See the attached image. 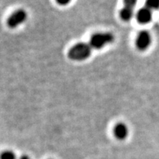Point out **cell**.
<instances>
[{
  "label": "cell",
  "mask_w": 159,
  "mask_h": 159,
  "mask_svg": "<svg viewBox=\"0 0 159 159\" xmlns=\"http://www.w3.org/2000/svg\"><path fill=\"white\" fill-rule=\"evenodd\" d=\"M92 52V47L89 43L80 42L71 47L68 56L72 61H83L88 59Z\"/></svg>",
  "instance_id": "1"
},
{
  "label": "cell",
  "mask_w": 159,
  "mask_h": 159,
  "mask_svg": "<svg viewBox=\"0 0 159 159\" xmlns=\"http://www.w3.org/2000/svg\"><path fill=\"white\" fill-rule=\"evenodd\" d=\"M114 41V35L111 33H97L91 37L89 44L92 49H100L105 46L113 43Z\"/></svg>",
  "instance_id": "2"
},
{
  "label": "cell",
  "mask_w": 159,
  "mask_h": 159,
  "mask_svg": "<svg viewBox=\"0 0 159 159\" xmlns=\"http://www.w3.org/2000/svg\"><path fill=\"white\" fill-rule=\"evenodd\" d=\"M27 19V13L25 10L19 9L13 12L7 20V25L11 28H16L25 23Z\"/></svg>",
  "instance_id": "3"
},
{
  "label": "cell",
  "mask_w": 159,
  "mask_h": 159,
  "mask_svg": "<svg viewBox=\"0 0 159 159\" xmlns=\"http://www.w3.org/2000/svg\"><path fill=\"white\" fill-rule=\"evenodd\" d=\"M152 39L150 33L146 30L141 31L137 35L136 39V47L139 50H145L150 47Z\"/></svg>",
  "instance_id": "4"
},
{
  "label": "cell",
  "mask_w": 159,
  "mask_h": 159,
  "mask_svg": "<svg viewBox=\"0 0 159 159\" xmlns=\"http://www.w3.org/2000/svg\"><path fill=\"white\" fill-rule=\"evenodd\" d=\"M152 13L150 9L148 8L147 7H142L139 9L136 13L137 21L142 25H146L148 24L152 20Z\"/></svg>",
  "instance_id": "5"
},
{
  "label": "cell",
  "mask_w": 159,
  "mask_h": 159,
  "mask_svg": "<svg viewBox=\"0 0 159 159\" xmlns=\"http://www.w3.org/2000/svg\"><path fill=\"white\" fill-rule=\"evenodd\" d=\"M129 134L128 128L125 123L119 122L114 126V134L119 140H124L128 137Z\"/></svg>",
  "instance_id": "6"
},
{
  "label": "cell",
  "mask_w": 159,
  "mask_h": 159,
  "mask_svg": "<svg viewBox=\"0 0 159 159\" xmlns=\"http://www.w3.org/2000/svg\"><path fill=\"white\" fill-rule=\"evenodd\" d=\"M121 19L125 21H129L132 19L134 16V9L130 8V7H124L120 11L119 13Z\"/></svg>",
  "instance_id": "7"
},
{
  "label": "cell",
  "mask_w": 159,
  "mask_h": 159,
  "mask_svg": "<svg viewBox=\"0 0 159 159\" xmlns=\"http://www.w3.org/2000/svg\"><path fill=\"white\" fill-rule=\"evenodd\" d=\"M0 159H16V156L12 150H5L0 155Z\"/></svg>",
  "instance_id": "8"
},
{
  "label": "cell",
  "mask_w": 159,
  "mask_h": 159,
  "mask_svg": "<svg viewBox=\"0 0 159 159\" xmlns=\"http://www.w3.org/2000/svg\"><path fill=\"white\" fill-rule=\"evenodd\" d=\"M146 7L151 11L159 9V0H146Z\"/></svg>",
  "instance_id": "9"
},
{
  "label": "cell",
  "mask_w": 159,
  "mask_h": 159,
  "mask_svg": "<svg viewBox=\"0 0 159 159\" xmlns=\"http://www.w3.org/2000/svg\"><path fill=\"white\" fill-rule=\"evenodd\" d=\"M137 2H138V0H123L125 7H130V8L133 9L136 5Z\"/></svg>",
  "instance_id": "10"
},
{
  "label": "cell",
  "mask_w": 159,
  "mask_h": 159,
  "mask_svg": "<svg viewBox=\"0 0 159 159\" xmlns=\"http://www.w3.org/2000/svg\"><path fill=\"white\" fill-rule=\"evenodd\" d=\"M57 2L61 5H66L70 2L71 0H56Z\"/></svg>",
  "instance_id": "11"
},
{
  "label": "cell",
  "mask_w": 159,
  "mask_h": 159,
  "mask_svg": "<svg viewBox=\"0 0 159 159\" xmlns=\"http://www.w3.org/2000/svg\"><path fill=\"white\" fill-rule=\"evenodd\" d=\"M19 159H31L27 155H22L21 157H20Z\"/></svg>",
  "instance_id": "12"
}]
</instances>
